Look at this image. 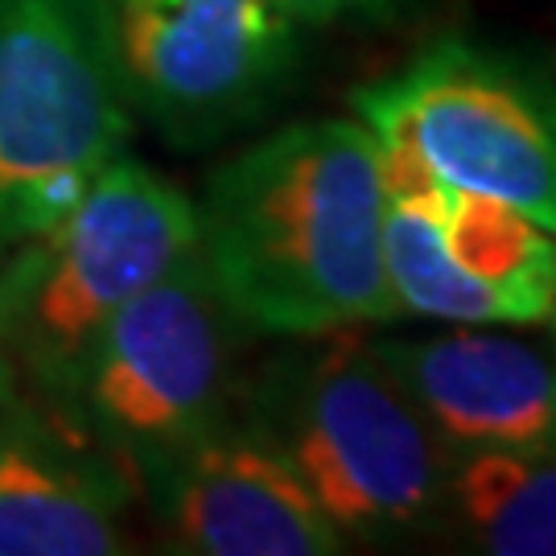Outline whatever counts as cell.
Wrapping results in <instances>:
<instances>
[{
	"label": "cell",
	"instance_id": "cell-1",
	"mask_svg": "<svg viewBox=\"0 0 556 556\" xmlns=\"http://www.w3.org/2000/svg\"><path fill=\"white\" fill-rule=\"evenodd\" d=\"M383 206L376 144L358 119L289 124L211 174L194 202L202 268L248 334L392 321Z\"/></svg>",
	"mask_w": 556,
	"mask_h": 556
},
{
	"label": "cell",
	"instance_id": "cell-2",
	"mask_svg": "<svg viewBox=\"0 0 556 556\" xmlns=\"http://www.w3.org/2000/svg\"><path fill=\"white\" fill-rule=\"evenodd\" d=\"M243 392L268 441L346 544H400L441 528L450 454L379 358L346 330L301 338Z\"/></svg>",
	"mask_w": 556,
	"mask_h": 556
},
{
	"label": "cell",
	"instance_id": "cell-3",
	"mask_svg": "<svg viewBox=\"0 0 556 556\" xmlns=\"http://www.w3.org/2000/svg\"><path fill=\"white\" fill-rule=\"evenodd\" d=\"M194 252V202L119 153L59 223L0 256V338L21 388L54 408L103 326Z\"/></svg>",
	"mask_w": 556,
	"mask_h": 556
},
{
	"label": "cell",
	"instance_id": "cell-4",
	"mask_svg": "<svg viewBox=\"0 0 556 556\" xmlns=\"http://www.w3.org/2000/svg\"><path fill=\"white\" fill-rule=\"evenodd\" d=\"M383 190H475L556 236V79L498 46L441 38L396 75L358 87Z\"/></svg>",
	"mask_w": 556,
	"mask_h": 556
},
{
	"label": "cell",
	"instance_id": "cell-5",
	"mask_svg": "<svg viewBox=\"0 0 556 556\" xmlns=\"http://www.w3.org/2000/svg\"><path fill=\"white\" fill-rule=\"evenodd\" d=\"M128 128L103 0H0V252L59 223Z\"/></svg>",
	"mask_w": 556,
	"mask_h": 556
},
{
	"label": "cell",
	"instance_id": "cell-6",
	"mask_svg": "<svg viewBox=\"0 0 556 556\" xmlns=\"http://www.w3.org/2000/svg\"><path fill=\"white\" fill-rule=\"evenodd\" d=\"M243 334L194 252L103 326L54 413L137 475L236 417Z\"/></svg>",
	"mask_w": 556,
	"mask_h": 556
},
{
	"label": "cell",
	"instance_id": "cell-7",
	"mask_svg": "<svg viewBox=\"0 0 556 556\" xmlns=\"http://www.w3.org/2000/svg\"><path fill=\"white\" fill-rule=\"evenodd\" d=\"M128 112L194 149L248 124L298 62L280 0H103Z\"/></svg>",
	"mask_w": 556,
	"mask_h": 556
},
{
	"label": "cell",
	"instance_id": "cell-8",
	"mask_svg": "<svg viewBox=\"0 0 556 556\" xmlns=\"http://www.w3.org/2000/svg\"><path fill=\"white\" fill-rule=\"evenodd\" d=\"M383 264L400 314L540 326L556 309V236L475 190L441 181L388 190Z\"/></svg>",
	"mask_w": 556,
	"mask_h": 556
},
{
	"label": "cell",
	"instance_id": "cell-9",
	"mask_svg": "<svg viewBox=\"0 0 556 556\" xmlns=\"http://www.w3.org/2000/svg\"><path fill=\"white\" fill-rule=\"evenodd\" d=\"M161 536L190 556H330L351 548L289 462L227 417L137 470Z\"/></svg>",
	"mask_w": 556,
	"mask_h": 556
},
{
	"label": "cell",
	"instance_id": "cell-10",
	"mask_svg": "<svg viewBox=\"0 0 556 556\" xmlns=\"http://www.w3.org/2000/svg\"><path fill=\"white\" fill-rule=\"evenodd\" d=\"M450 462L486 450H556V346L450 330L376 342Z\"/></svg>",
	"mask_w": 556,
	"mask_h": 556
},
{
	"label": "cell",
	"instance_id": "cell-11",
	"mask_svg": "<svg viewBox=\"0 0 556 556\" xmlns=\"http://www.w3.org/2000/svg\"><path fill=\"white\" fill-rule=\"evenodd\" d=\"M128 486L29 392L0 420V556H116Z\"/></svg>",
	"mask_w": 556,
	"mask_h": 556
},
{
	"label": "cell",
	"instance_id": "cell-12",
	"mask_svg": "<svg viewBox=\"0 0 556 556\" xmlns=\"http://www.w3.org/2000/svg\"><path fill=\"white\" fill-rule=\"evenodd\" d=\"M438 532L470 553L556 556V450L454 457Z\"/></svg>",
	"mask_w": 556,
	"mask_h": 556
},
{
	"label": "cell",
	"instance_id": "cell-13",
	"mask_svg": "<svg viewBox=\"0 0 556 556\" xmlns=\"http://www.w3.org/2000/svg\"><path fill=\"white\" fill-rule=\"evenodd\" d=\"M280 4L298 25H330L342 17H376L396 0H280Z\"/></svg>",
	"mask_w": 556,
	"mask_h": 556
},
{
	"label": "cell",
	"instance_id": "cell-14",
	"mask_svg": "<svg viewBox=\"0 0 556 556\" xmlns=\"http://www.w3.org/2000/svg\"><path fill=\"white\" fill-rule=\"evenodd\" d=\"M4 256V252H0ZM25 392L21 388L17 371H13V358H9V351H4V338H0V420H4V413L17 404V396Z\"/></svg>",
	"mask_w": 556,
	"mask_h": 556
},
{
	"label": "cell",
	"instance_id": "cell-15",
	"mask_svg": "<svg viewBox=\"0 0 556 556\" xmlns=\"http://www.w3.org/2000/svg\"><path fill=\"white\" fill-rule=\"evenodd\" d=\"M548 326H553V346H556V309H553V318H548Z\"/></svg>",
	"mask_w": 556,
	"mask_h": 556
}]
</instances>
